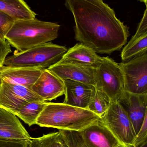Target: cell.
<instances>
[{"instance_id":"6da1fadb","label":"cell","mask_w":147,"mask_h":147,"mask_svg":"<svg viewBox=\"0 0 147 147\" xmlns=\"http://www.w3.org/2000/svg\"><path fill=\"white\" fill-rule=\"evenodd\" d=\"M72 13L75 38L100 54L119 51L127 42L129 28L103 0H65Z\"/></svg>"},{"instance_id":"7a4b0ae2","label":"cell","mask_w":147,"mask_h":147,"mask_svg":"<svg viewBox=\"0 0 147 147\" xmlns=\"http://www.w3.org/2000/svg\"><path fill=\"white\" fill-rule=\"evenodd\" d=\"M100 117L87 109L64 103L47 102L36 120L41 127L80 132L96 123Z\"/></svg>"},{"instance_id":"3957f363","label":"cell","mask_w":147,"mask_h":147,"mask_svg":"<svg viewBox=\"0 0 147 147\" xmlns=\"http://www.w3.org/2000/svg\"><path fill=\"white\" fill-rule=\"evenodd\" d=\"M60 26L56 22L35 19L14 22L5 39L19 52L51 42L58 35Z\"/></svg>"},{"instance_id":"277c9868","label":"cell","mask_w":147,"mask_h":147,"mask_svg":"<svg viewBox=\"0 0 147 147\" xmlns=\"http://www.w3.org/2000/svg\"><path fill=\"white\" fill-rule=\"evenodd\" d=\"M67 50L65 47L48 42L24 51H16L13 55L6 58L3 66L48 69L58 63Z\"/></svg>"},{"instance_id":"5b68a950","label":"cell","mask_w":147,"mask_h":147,"mask_svg":"<svg viewBox=\"0 0 147 147\" xmlns=\"http://www.w3.org/2000/svg\"><path fill=\"white\" fill-rule=\"evenodd\" d=\"M96 88L104 92L111 102H119L124 91V77L120 65L109 57H103L96 69Z\"/></svg>"},{"instance_id":"8992f818","label":"cell","mask_w":147,"mask_h":147,"mask_svg":"<svg viewBox=\"0 0 147 147\" xmlns=\"http://www.w3.org/2000/svg\"><path fill=\"white\" fill-rule=\"evenodd\" d=\"M99 122L106 127L124 147H133L136 135L131 121L119 102H111Z\"/></svg>"},{"instance_id":"52a82bcc","label":"cell","mask_w":147,"mask_h":147,"mask_svg":"<svg viewBox=\"0 0 147 147\" xmlns=\"http://www.w3.org/2000/svg\"><path fill=\"white\" fill-rule=\"evenodd\" d=\"M119 65L124 77V91L147 94V52Z\"/></svg>"},{"instance_id":"ba28073f","label":"cell","mask_w":147,"mask_h":147,"mask_svg":"<svg viewBox=\"0 0 147 147\" xmlns=\"http://www.w3.org/2000/svg\"><path fill=\"white\" fill-rule=\"evenodd\" d=\"M36 100H43L31 89L2 80L0 86V108L16 115L24 104Z\"/></svg>"},{"instance_id":"9c48e42d","label":"cell","mask_w":147,"mask_h":147,"mask_svg":"<svg viewBox=\"0 0 147 147\" xmlns=\"http://www.w3.org/2000/svg\"><path fill=\"white\" fill-rule=\"evenodd\" d=\"M47 69L63 81L70 80L95 86L96 68L76 63L59 62Z\"/></svg>"},{"instance_id":"30bf717a","label":"cell","mask_w":147,"mask_h":147,"mask_svg":"<svg viewBox=\"0 0 147 147\" xmlns=\"http://www.w3.org/2000/svg\"><path fill=\"white\" fill-rule=\"evenodd\" d=\"M118 102L127 112L136 135L147 115V94L124 91Z\"/></svg>"},{"instance_id":"8fae6325","label":"cell","mask_w":147,"mask_h":147,"mask_svg":"<svg viewBox=\"0 0 147 147\" xmlns=\"http://www.w3.org/2000/svg\"><path fill=\"white\" fill-rule=\"evenodd\" d=\"M31 90L44 101H51L64 94V81L48 69H45Z\"/></svg>"},{"instance_id":"7c38bea8","label":"cell","mask_w":147,"mask_h":147,"mask_svg":"<svg viewBox=\"0 0 147 147\" xmlns=\"http://www.w3.org/2000/svg\"><path fill=\"white\" fill-rule=\"evenodd\" d=\"M79 133L86 147H124L99 121Z\"/></svg>"},{"instance_id":"4fadbf2b","label":"cell","mask_w":147,"mask_h":147,"mask_svg":"<svg viewBox=\"0 0 147 147\" xmlns=\"http://www.w3.org/2000/svg\"><path fill=\"white\" fill-rule=\"evenodd\" d=\"M31 138L16 115L0 108V140L29 141Z\"/></svg>"},{"instance_id":"5bb4252c","label":"cell","mask_w":147,"mask_h":147,"mask_svg":"<svg viewBox=\"0 0 147 147\" xmlns=\"http://www.w3.org/2000/svg\"><path fill=\"white\" fill-rule=\"evenodd\" d=\"M65 86L64 103L87 109L95 86L74 80H64Z\"/></svg>"},{"instance_id":"9a60e30c","label":"cell","mask_w":147,"mask_h":147,"mask_svg":"<svg viewBox=\"0 0 147 147\" xmlns=\"http://www.w3.org/2000/svg\"><path fill=\"white\" fill-rule=\"evenodd\" d=\"M45 69L36 68H0V78L9 83L31 89Z\"/></svg>"},{"instance_id":"2e32d148","label":"cell","mask_w":147,"mask_h":147,"mask_svg":"<svg viewBox=\"0 0 147 147\" xmlns=\"http://www.w3.org/2000/svg\"><path fill=\"white\" fill-rule=\"evenodd\" d=\"M102 59L91 48L78 43L67 50L59 62L76 63L96 69L101 64Z\"/></svg>"},{"instance_id":"e0dca14e","label":"cell","mask_w":147,"mask_h":147,"mask_svg":"<svg viewBox=\"0 0 147 147\" xmlns=\"http://www.w3.org/2000/svg\"><path fill=\"white\" fill-rule=\"evenodd\" d=\"M0 11L16 20L35 19L36 16L24 0H0Z\"/></svg>"},{"instance_id":"ac0fdd59","label":"cell","mask_w":147,"mask_h":147,"mask_svg":"<svg viewBox=\"0 0 147 147\" xmlns=\"http://www.w3.org/2000/svg\"><path fill=\"white\" fill-rule=\"evenodd\" d=\"M147 51V34L136 33L123 48L121 57L123 62L143 55Z\"/></svg>"},{"instance_id":"d6986e66","label":"cell","mask_w":147,"mask_h":147,"mask_svg":"<svg viewBox=\"0 0 147 147\" xmlns=\"http://www.w3.org/2000/svg\"><path fill=\"white\" fill-rule=\"evenodd\" d=\"M46 103V101L44 100L27 102L20 108L16 116L30 127L35 124L37 118Z\"/></svg>"},{"instance_id":"ffe728a7","label":"cell","mask_w":147,"mask_h":147,"mask_svg":"<svg viewBox=\"0 0 147 147\" xmlns=\"http://www.w3.org/2000/svg\"><path fill=\"white\" fill-rule=\"evenodd\" d=\"M111 103L108 96L95 86L87 109L100 117L106 112Z\"/></svg>"},{"instance_id":"44dd1931","label":"cell","mask_w":147,"mask_h":147,"mask_svg":"<svg viewBox=\"0 0 147 147\" xmlns=\"http://www.w3.org/2000/svg\"><path fill=\"white\" fill-rule=\"evenodd\" d=\"M64 147H86L79 132L59 130Z\"/></svg>"},{"instance_id":"7402d4cb","label":"cell","mask_w":147,"mask_h":147,"mask_svg":"<svg viewBox=\"0 0 147 147\" xmlns=\"http://www.w3.org/2000/svg\"><path fill=\"white\" fill-rule=\"evenodd\" d=\"M37 139L41 147H64L59 131L44 135Z\"/></svg>"},{"instance_id":"603a6c76","label":"cell","mask_w":147,"mask_h":147,"mask_svg":"<svg viewBox=\"0 0 147 147\" xmlns=\"http://www.w3.org/2000/svg\"><path fill=\"white\" fill-rule=\"evenodd\" d=\"M16 20L9 15L0 11V38L6 40L5 36Z\"/></svg>"},{"instance_id":"cb8c5ba5","label":"cell","mask_w":147,"mask_h":147,"mask_svg":"<svg viewBox=\"0 0 147 147\" xmlns=\"http://www.w3.org/2000/svg\"><path fill=\"white\" fill-rule=\"evenodd\" d=\"M147 141V115L135 137L133 147H138Z\"/></svg>"},{"instance_id":"d4e9b609","label":"cell","mask_w":147,"mask_h":147,"mask_svg":"<svg viewBox=\"0 0 147 147\" xmlns=\"http://www.w3.org/2000/svg\"><path fill=\"white\" fill-rule=\"evenodd\" d=\"M11 52L9 43L6 40H3L0 38V68L3 66L7 56Z\"/></svg>"},{"instance_id":"484cf974","label":"cell","mask_w":147,"mask_h":147,"mask_svg":"<svg viewBox=\"0 0 147 147\" xmlns=\"http://www.w3.org/2000/svg\"><path fill=\"white\" fill-rule=\"evenodd\" d=\"M28 142L27 141L0 140V147H27Z\"/></svg>"},{"instance_id":"4316f807","label":"cell","mask_w":147,"mask_h":147,"mask_svg":"<svg viewBox=\"0 0 147 147\" xmlns=\"http://www.w3.org/2000/svg\"><path fill=\"white\" fill-rule=\"evenodd\" d=\"M27 147H41L37 138H31Z\"/></svg>"},{"instance_id":"83f0119b","label":"cell","mask_w":147,"mask_h":147,"mask_svg":"<svg viewBox=\"0 0 147 147\" xmlns=\"http://www.w3.org/2000/svg\"><path fill=\"white\" fill-rule=\"evenodd\" d=\"M138 147H147V141L143 143V144H142L141 146Z\"/></svg>"},{"instance_id":"f1b7e54d","label":"cell","mask_w":147,"mask_h":147,"mask_svg":"<svg viewBox=\"0 0 147 147\" xmlns=\"http://www.w3.org/2000/svg\"><path fill=\"white\" fill-rule=\"evenodd\" d=\"M138 1H141V2H143L144 3H145V4H146V7H147V0H138Z\"/></svg>"},{"instance_id":"f546056e","label":"cell","mask_w":147,"mask_h":147,"mask_svg":"<svg viewBox=\"0 0 147 147\" xmlns=\"http://www.w3.org/2000/svg\"><path fill=\"white\" fill-rule=\"evenodd\" d=\"M2 80L0 78V86H1V84Z\"/></svg>"}]
</instances>
